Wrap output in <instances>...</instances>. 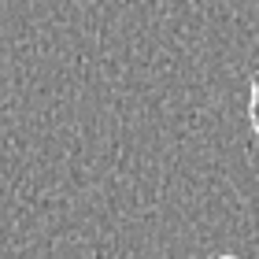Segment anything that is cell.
Segmentation results:
<instances>
[{
	"instance_id": "1",
	"label": "cell",
	"mask_w": 259,
	"mask_h": 259,
	"mask_svg": "<svg viewBox=\"0 0 259 259\" xmlns=\"http://www.w3.org/2000/svg\"><path fill=\"white\" fill-rule=\"evenodd\" d=\"M248 119H252V130L259 137V70L252 74V100H248Z\"/></svg>"
}]
</instances>
